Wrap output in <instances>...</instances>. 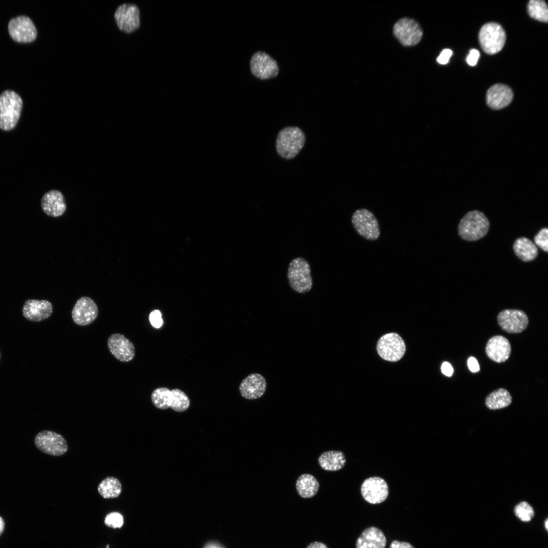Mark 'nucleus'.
<instances>
[{"instance_id": "obj_28", "label": "nucleus", "mask_w": 548, "mask_h": 548, "mask_svg": "<svg viewBox=\"0 0 548 548\" xmlns=\"http://www.w3.org/2000/svg\"><path fill=\"white\" fill-rule=\"evenodd\" d=\"M528 12L531 17L542 22H547L548 9L546 4L541 0H531L528 4Z\"/></svg>"}, {"instance_id": "obj_16", "label": "nucleus", "mask_w": 548, "mask_h": 548, "mask_svg": "<svg viewBox=\"0 0 548 548\" xmlns=\"http://www.w3.org/2000/svg\"><path fill=\"white\" fill-rule=\"evenodd\" d=\"M108 347L112 354L120 361L127 362L135 356L133 344L123 334H112L108 338Z\"/></svg>"}, {"instance_id": "obj_25", "label": "nucleus", "mask_w": 548, "mask_h": 548, "mask_svg": "<svg viewBox=\"0 0 548 548\" xmlns=\"http://www.w3.org/2000/svg\"><path fill=\"white\" fill-rule=\"evenodd\" d=\"M319 483L313 475L305 473L300 475L296 482V489L299 495L304 498L314 497L319 489Z\"/></svg>"}, {"instance_id": "obj_32", "label": "nucleus", "mask_w": 548, "mask_h": 548, "mask_svg": "<svg viewBox=\"0 0 548 548\" xmlns=\"http://www.w3.org/2000/svg\"><path fill=\"white\" fill-rule=\"evenodd\" d=\"M534 244L545 252L548 251V229L541 228L534 237Z\"/></svg>"}, {"instance_id": "obj_29", "label": "nucleus", "mask_w": 548, "mask_h": 548, "mask_svg": "<svg viewBox=\"0 0 548 548\" xmlns=\"http://www.w3.org/2000/svg\"><path fill=\"white\" fill-rule=\"evenodd\" d=\"M151 400L155 407L160 409L170 407L172 401L171 390L165 387L155 389L151 394Z\"/></svg>"}, {"instance_id": "obj_14", "label": "nucleus", "mask_w": 548, "mask_h": 548, "mask_svg": "<svg viewBox=\"0 0 548 548\" xmlns=\"http://www.w3.org/2000/svg\"><path fill=\"white\" fill-rule=\"evenodd\" d=\"M115 19L119 28L125 32H131L140 26V11L133 4L120 5L115 13Z\"/></svg>"}, {"instance_id": "obj_6", "label": "nucleus", "mask_w": 548, "mask_h": 548, "mask_svg": "<svg viewBox=\"0 0 548 548\" xmlns=\"http://www.w3.org/2000/svg\"><path fill=\"white\" fill-rule=\"evenodd\" d=\"M352 223L356 232L367 240L376 241L381 234L379 222L374 214L366 209L355 211Z\"/></svg>"}, {"instance_id": "obj_8", "label": "nucleus", "mask_w": 548, "mask_h": 548, "mask_svg": "<svg viewBox=\"0 0 548 548\" xmlns=\"http://www.w3.org/2000/svg\"><path fill=\"white\" fill-rule=\"evenodd\" d=\"M376 349L380 356L389 361L400 360L405 352V345L402 338L396 333H390L379 340Z\"/></svg>"}, {"instance_id": "obj_18", "label": "nucleus", "mask_w": 548, "mask_h": 548, "mask_svg": "<svg viewBox=\"0 0 548 548\" xmlns=\"http://www.w3.org/2000/svg\"><path fill=\"white\" fill-rule=\"evenodd\" d=\"M266 388V381L261 374L253 373L244 379L239 386L243 397L249 400L256 399L262 397Z\"/></svg>"}, {"instance_id": "obj_9", "label": "nucleus", "mask_w": 548, "mask_h": 548, "mask_svg": "<svg viewBox=\"0 0 548 548\" xmlns=\"http://www.w3.org/2000/svg\"><path fill=\"white\" fill-rule=\"evenodd\" d=\"M393 33L400 43L405 46L417 45L423 36V31L419 23L408 18H402L395 23Z\"/></svg>"}, {"instance_id": "obj_11", "label": "nucleus", "mask_w": 548, "mask_h": 548, "mask_svg": "<svg viewBox=\"0 0 548 548\" xmlns=\"http://www.w3.org/2000/svg\"><path fill=\"white\" fill-rule=\"evenodd\" d=\"M361 493L364 499L370 504H379L385 501L389 495V488L384 479L373 476L362 483Z\"/></svg>"}, {"instance_id": "obj_35", "label": "nucleus", "mask_w": 548, "mask_h": 548, "mask_svg": "<svg viewBox=\"0 0 548 548\" xmlns=\"http://www.w3.org/2000/svg\"><path fill=\"white\" fill-rule=\"evenodd\" d=\"M452 54L453 52L451 49H443L437 58L436 60L437 62L441 64H446L448 63Z\"/></svg>"}, {"instance_id": "obj_22", "label": "nucleus", "mask_w": 548, "mask_h": 548, "mask_svg": "<svg viewBox=\"0 0 548 548\" xmlns=\"http://www.w3.org/2000/svg\"><path fill=\"white\" fill-rule=\"evenodd\" d=\"M387 539L383 532L375 527L364 529L357 539L356 548H385Z\"/></svg>"}, {"instance_id": "obj_40", "label": "nucleus", "mask_w": 548, "mask_h": 548, "mask_svg": "<svg viewBox=\"0 0 548 548\" xmlns=\"http://www.w3.org/2000/svg\"><path fill=\"white\" fill-rule=\"evenodd\" d=\"M306 548H328L324 543L315 541L309 544Z\"/></svg>"}, {"instance_id": "obj_5", "label": "nucleus", "mask_w": 548, "mask_h": 548, "mask_svg": "<svg viewBox=\"0 0 548 548\" xmlns=\"http://www.w3.org/2000/svg\"><path fill=\"white\" fill-rule=\"evenodd\" d=\"M478 40L484 52L492 55L498 53L503 48L505 43L506 34L500 24L489 22L481 27Z\"/></svg>"}, {"instance_id": "obj_36", "label": "nucleus", "mask_w": 548, "mask_h": 548, "mask_svg": "<svg viewBox=\"0 0 548 548\" xmlns=\"http://www.w3.org/2000/svg\"><path fill=\"white\" fill-rule=\"evenodd\" d=\"M480 56V52L477 49H472L470 50L466 58L467 63L470 66L475 65Z\"/></svg>"}, {"instance_id": "obj_37", "label": "nucleus", "mask_w": 548, "mask_h": 548, "mask_svg": "<svg viewBox=\"0 0 548 548\" xmlns=\"http://www.w3.org/2000/svg\"><path fill=\"white\" fill-rule=\"evenodd\" d=\"M389 548H415L414 546L409 542L405 541H400L397 540L392 541L389 545Z\"/></svg>"}, {"instance_id": "obj_12", "label": "nucleus", "mask_w": 548, "mask_h": 548, "mask_svg": "<svg viewBox=\"0 0 548 548\" xmlns=\"http://www.w3.org/2000/svg\"><path fill=\"white\" fill-rule=\"evenodd\" d=\"M497 321L502 330L510 333L522 332L529 324L526 313L516 309H506L500 312L497 316Z\"/></svg>"}, {"instance_id": "obj_17", "label": "nucleus", "mask_w": 548, "mask_h": 548, "mask_svg": "<svg viewBox=\"0 0 548 548\" xmlns=\"http://www.w3.org/2000/svg\"><path fill=\"white\" fill-rule=\"evenodd\" d=\"M22 313L27 320L40 322L50 317L53 313V306L47 300L28 299L23 305Z\"/></svg>"}, {"instance_id": "obj_23", "label": "nucleus", "mask_w": 548, "mask_h": 548, "mask_svg": "<svg viewBox=\"0 0 548 548\" xmlns=\"http://www.w3.org/2000/svg\"><path fill=\"white\" fill-rule=\"evenodd\" d=\"M320 467L325 470L335 471L341 469L345 465L346 459L343 452L331 450L323 453L318 458Z\"/></svg>"}, {"instance_id": "obj_7", "label": "nucleus", "mask_w": 548, "mask_h": 548, "mask_svg": "<svg viewBox=\"0 0 548 548\" xmlns=\"http://www.w3.org/2000/svg\"><path fill=\"white\" fill-rule=\"evenodd\" d=\"M35 443L42 452L54 456L62 455L68 450L65 438L60 434L50 430L38 433L35 437Z\"/></svg>"}, {"instance_id": "obj_19", "label": "nucleus", "mask_w": 548, "mask_h": 548, "mask_svg": "<svg viewBox=\"0 0 548 548\" xmlns=\"http://www.w3.org/2000/svg\"><path fill=\"white\" fill-rule=\"evenodd\" d=\"M513 94L508 86L496 84L491 86L486 95L487 105L493 110H500L508 106L512 100Z\"/></svg>"}, {"instance_id": "obj_42", "label": "nucleus", "mask_w": 548, "mask_h": 548, "mask_svg": "<svg viewBox=\"0 0 548 548\" xmlns=\"http://www.w3.org/2000/svg\"><path fill=\"white\" fill-rule=\"evenodd\" d=\"M547 521H548V520H547V519H546V521H545V528H546V529L547 530V528H548V526H547V524H548V523H547Z\"/></svg>"}, {"instance_id": "obj_13", "label": "nucleus", "mask_w": 548, "mask_h": 548, "mask_svg": "<svg viewBox=\"0 0 548 548\" xmlns=\"http://www.w3.org/2000/svg\"><path fill=\"white\" fill-rule=\"evenodd\" d=\"M250 66L252 73L262 80L275 77L279 73L276 61L266 53L261 51L253 54L250 61Z\"/></svg>"}, {"instance_id": "obj_30", "label": "nucleus", "mask_w": 548, "mask_h": 548, "mask_svg": "<svg viewBox=\"0 0 548 548\" xmlns=\"http://www.w3.org/2000/svg\"><path fill=\"white\" fill-rule=\"evenodd\" d=\"M171 392L172 402L170 407L178 412L187 410L190 405V401L187 395L178 389H173Z\"/></svg>"}, {"instance_id": "obj_4", "label": "nucleus", "mask_w": 548, "mask_h": 548, "mask_svg": "<svg viewBox=\"0 0 548 548\" xmlns=\"http://www.w3.org/2000/svg\"><path fill=\"white\" fill-rule=\"evenodd\" d=\"M287 277L291 287L298 293H306L312 288L313 280L310 264L302 257L294 258L290 262Z\"/></svg>"}, {"instance_id": "obj_1", "label": "nucleus", "mask_w": 548, "mask_h": 548, "mask_svg": "<svg viewBox=\"0 0 548 548\" xmlns=\"http://www.w3.org/2000/svg\"><path fill=\"white\" fill-rule=\"evenodd\" d=\"M305 136L303 131L296 126H287L279 132L276 143L278 154L283 158H294L303 147Z\"/></svg>"}, {"instance_id": "obj_3", "label": "nucleus", "mask_w": 548, "mask_h": 548, "mask_svg": "<svg viewBox=\"0 0 548 548\" xmlns=\"http://www.w3.org/2000/svg\"><path fill=\"white\" fill-rule=\"evenodd\" d=\"M490 228V222L482 212L473 210L467 213L460 220L458 228L460 237L467 241H475L484 237Z\"/></svg>"}, {"instance_id": "obj_38", "label": "nucleus", "mask_w": 548, "mask_h": 548, "mask_svg": "<svg viewBox=\"0 0 548 548\" xmlns=\"http://www.w3.org/2000/svg\"><path fill=\"white\" fill-rule=\"evenodd\" d=\"M467 365L469 370L472 372L480 370V366L477 360L473 357H470L467 360Z\"/></svg>"}, {"instance_id": "obj_26", "label": "nucleus", "mask_w": 548, "mask_h": 548, "mask_svg": "<svg viewBox=\"0 0 548 548\" xmlns=\"http://www.w3.org/2000/svg\"><path fill=\"white\" fill-rule=\"evenodd\" d=\"M512 402L509 392L504 388L493 391L486 398L485 404L490 409L496 410L509 406Z\"/></svg>"}, {"instance_id": "obj_33", "label": "nucleus", "mask_w": 548, "mask_h": 548, "mask_svg": "<svg viewBox=\"0 0 548 548\" xmlns=\"http://www.w3.org/2000/svg\"><path fill=\"white\" fill-rule=\"evenodd\" d=\"M123 523V517L118 512H111L108 514L105 519L106 525L111 528H120L122 526Z\"/></svg>"}, {"instance_id": "obj_20", "label": "nucleus", "mask_w": 548, "mask_h": 548, "mask_svg": "<svg viewBox=\"0 0 548 548\" xmlns=\"http://www.w3.org/2000/svg\"><path fill=\"white\" fill-rule=\"evenodd\" d=\"M41 206L46 214L53 217L62 215L66 209L63 194L57 190H51L44 194L41 200Z\"/></svg>"}, {"instance_id": "obj_43", "label": "nucleus", "mask_w": 548, "mask_h": 548, "mask_svg": "<svg viewBox=\"0 0 548 548\" xmlns=\"http://www.w3.org/2000/svg\"><path fill=\"white\" fill-rule=\"evenodd\" d=\"M0 358H1V353H0Z\"/></svg>"}, {"instance_id": "obj_41", "label": "nucleus", "mask_w": 548, "mask_h": 548, "mask_svg": "<svg viewBox=\"0 0 548 548\" xmlns=\"http://www.w3.org/2000/svg\"><path fill=\"white\" fill-rule=\"evenodd\" d=\"M5 527V523L3 519L0 517V535L3 533Z\"/></svg>"}, {"instance_id": "obj_34", "label": "nucleus", "mask_w": 548, "mask_h": 548, "mask_svg": "<svg viewBox=\"0 0 548 548\" xmlns=\"http://www.w3.org/2000/svg\"><path fill=\"white\" fill-rule=\"evenodd\" d=\"M149 320L153 327L160 328L163 324L161 312L158 310L153 311L149 315Z\"/></svg>"}, {"instance_id": "obj_15", "label": "nucleus", "mask_w": 548, "mask_h": 548, "mask_svg": "<svg viewBox=\"0 0 548 548\" xmlns=\"http://www.w3.org/2000/svg\"><path fill=\"white\" fill-rule=\"evenodd\" d=\"M95 302L87 296L82 297L76 302L72 313V319L77 325L85 326L92 323L98 315Z\"/></svg>"}, {"instance_id": "obj_2", "label": "nucleus", "mask_w": 548, "mask_h": 548, "mask_svg": "<svg viewBox=\"0 0 548 548\" xmlns=\"http://www.w3.org/2000/svg\"><path fill=\"white\" fill-rule=\"evenodd\" d=\"M23 102L19 94L12 90H5L0 95V129L9 131L14 129L20 118Z\"/></svg>"}, {"instance_id": "obj_10", "label": "nucleus", "mask_w": 548, "mask_h": 548, "mask_svg": "<svg viewBox=\"0 0 548 548\" xmlns=\"http://www.w3.org/2000/svg\"><path fill=\"white\" fill-rule=\"evenodd\" d=\"M8 30L11 38L18 42H31L37 36V30L32 21L24 15L12 18L8 24Z\"/></svg>"}, {"instance_id": "obj_39", "label": "nucleus", "mask_w": 548, "mask_h": 548, "mask_svg": "<svg viewBox=\"0 0 548 548\" xmlns=\"http://www.w3.org/2000/svg\"><path fill=\"white\" fill-rule=\"evenodd\" d=\"M442 373L446 376H451L453 373V368L452 365L448 362H444L441 367Z\"/></svg>"}, {"instance_id": "obj_21", "label": "nucleus", "mask_w": 548, "mask_h": 548, "mask_svg": "<svg viewBox=\"0 0 548 548\" xmlns=\"http://www.w3.org/2000/svg\"><path fill=\"white\" fill-rule=\"evenodd\" d=\"M511 346L508 340L502 335L491 337L487 342L486 353L493 361L501 363L507 360L511 353Z\"/></svg>"}, {"instance_id": "obj_44", "label": "nucleus", "mask_w": 548, "mask_h": 548, "mask_svg": "<svg viewBox=\"0 0 548 548\" xmlns=\"http://www.w3.org/2000/svg\"><path fill=\"white\" fill-rule=\"evenodd\" d=\"M213 548H215V547H213Z\"/></svg>"}, {"instance_id": "obj_24", "label": "nucleus", "mask_w": 548, "mask_h": 548, "mask_svg": "<svg viewBox=\"0 0 548 548\" xmlns=\"http://www.w3.org/2000/svg\"><path fill=\"white\" fill-rule=\"evenodd\" d=\"M513 249L516 256L524 262L534 260L538 254L535 244L526 237L517 238L513 243Z\"/></svg>"}, {"instance_id": "obj_31", "label": "nucleus", "mask_w": 548, "mask_h": 548, "mask_svg": "<svg viewBox=\"0 0 548 548\" xmlns=\"http://www.w3.org/2000/svg\"><path fill=\"white\" fill-rule=\"evenodd\" d=\"M516 516L523 522L530 521L534 516L533 507L527 502L522 501L515 507Z\"/></svg>"}, {"instance_id": "obj_27", "label": "nucleus", "mask_w": 548, "mask_h": 548, "mask_svg": "<svg viewBox=\"0 0 548 548\" xmlns=\"http://www.w3.org/2000/svg\"><path fill=\"white\" fill-rule=\"evenodd\" d=\"M97 491L100 496L105 499L115 498L121 494L122 485L118 478L108 476L100 482Z\"/></svg>"}]
</instances>
